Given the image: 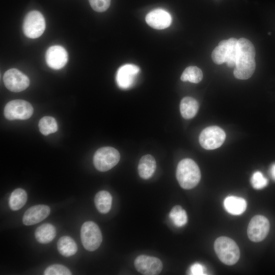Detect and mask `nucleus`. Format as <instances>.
<instances>
[{
	"mask_svg": "<svg viewBox=\"0 0 275 275\" xmlns=\"http://www.w3.org/2000/svg\"><path fill=\"white\" fill-rule=\"evenodd\" d=\"M71 272L66 266L61 264L49 266L44 271L45 275H70Z\"/></svg>",
	"mask_w": 275,
	"mask_h": 275,
	"instance_id": "28",
	"label": "nucleus"
},
{
	"mask_svg": "<svg viewBox=\"0 0 275 275\" xmlns=\"http://www.w3.org/2000/svg\"><path fill=\"white\" fill-rule=\"evenodd\" d=\"M80 238L85 249L90 252L97 250L102 240L99 227L92 221H88L82 224L80 230Z\"/></svg>",
	"mask_w": 275,
	"mask_h": 275,
	"instance_id": "5",
	"label": "nucleus"
},
{
	"mask_svg": "<svg viewBox=\"0 0 275 275\" xmlns=\"http://www.w3.org/2000/svg\"><path fill=\"white\" fill-rule=\"evenodd\" d=\"M226 138L225 131L218 126H211L204 129L199 136L201 146L207 150H213L219 147Z\"/></svg>",
	"mask_w": 275,
	"mask_h": 275,
	"instance_id": "8",
	"label": "nucleus"
},
{
	"mask_svg": "<svg viewBox=\"0 0 275 275\" xmlns=\"http://www.w3.org/2000/svg\"><path fill=\"white\" fill-rule=\"evenodd\" d=\"M251 183L255 189H260L267 185L268 180L264 177L261 172L257 171L252 176Z\"/></svg>",
	"mask_w": 275,
	"mask_h": 275,
	"instance_id": "29",
	"label": "nucleus"
},
{
	"mask_svg": "<svg viewBox=\"0 0 275 275\" xmlns=\"http://www.w3.org/2000/svg\"><path fill=\"white\" fill-rule=\"evenodd\" d=\"M228 51V40L220 41L211 54L212 61L219 65L225 63Z\"/></svg>",
	"mask_w": 275,
	"mask_h": 275,
	"instance_id": "24",
	"label": "nucleus"
},
{
	"mask_svg": "<svg viewBox=\"0 0 275 275\" xmlns=\"http://www.w3.org/2000/svg\"><path fill=\"white\" fill-rule=\"evenodd\" d=\"M134 265L138 271L144 275H157L162 269V263L159 259L145 255L138 256Z\"/></svg>",
	"mask_w": 275,
	"mask_h": 275,
	"instance_id": "11",
	"label": "nucleus"
},
{
	"mask_svg": "<svg viewBox=\"0 0 275 275\" xmlns=\"http://www.w3.org/2000/svg\"><path fill=\"white\" fill-rule=\"evenodd\" d=\"M169 217L174 225L178 227L184 226L187 222L186 212L179 205H176L172 208L169 213Z\"/></svg>",
	"mask_w": 275,
	"mask_h": 275,
	"instance_id": "23",
	"label": "nucleus"
},
{
	"mask_svg": "<svg viewBox=\"0 0 275 275\" xmlns=\"http://www.w3.org/2000/svg\"><path fill=\"white\" fill-rule=\"evenodd\" d=\"M56 235V230L50 224H44L39 226L35 232L36 240L42 244L51 242Z\"/></svg>",
	"mask_w": 275,
	"mask_h": 275,
	"instance_id": "18",
	"label": "nucleus"
},
{
	"mask_svg": "<svg viewBox=\"0 0 275 275\" xmlns=\"http://www.w3.org/2000/svg\"><path fill=\"white\" fill-rule=\"evenodd\" d=\"M39 128L42 134L47 135L57 131L58 124L53 117L45 116L40 120Z\"/></svg>",
	"mask_w": 275,
	"mask_h": 275,
	"instance_id": "26",
	"label": "nucleus"
},
{
	"mask_svg": "<svg viewBox=\"0 0 275 275\" xmlns=\"http://www.w3.org/2000/svg\"><path fill=\"white\" fill-rule=\"evenodd\" d=\"M156 168L155 159L150 154L144 155L138 164V173L142 179H149L154 174Z\"/></svg>",
	"mask_w": 275,
	"mask_h": 275,
	"instance_id": "17",
	"label": "nucleus"
},
{
	"mask_svg": "<svg viewBox=\"0 0 275 275\" xmlns=\"http://www.w3.org/2000/svg\"><path fill=\"white\" fill-rule=\"evenodd\" d=\"M140 71V68L133 64H128L120 67L116 77L118 86L123 89L132 87Z\"/></svg>",
	"mask_w": 275,
	"mask_h": 275,
	"instance_id": "12",
	"label": "nucleus"
},
{
	"mask_svg": "<svg viewBox=\"0 0 275 275\" xmlns=\"http://www.w3.org/2000/svg\"><path fill=\"white\" fill-rule=\"evenodd\" d=\"M214 249L219 259L226 265H233L239 259V248L236 242L229 237L217 238L214 242Z\"/></svg>",
	"mask_w": 275,
	"mask_h": 275,
	"instance_id": "3",
	"label": "nucleus"
},
{
	"mask_svg": "<svg viewBox=\"0 0 275 275\" xmlns=\"http://www.w3.org/2000/svg\"><path fill=\"white\" fill-rule=\"evenodd\" d=\"M3 81L6 87L14 92L22 91L30 85L28 77L16 68L10 69L4 73Z\"/></svg>",
	"mask_w": 275,
	"mask_h": 275,
	"instance_id": "10",
	"label": "nucleus"
},
{
	"mask_svg": "<svg viewBox=\"0 0 275 275\" xmlns=\"http://www.w3.org/2000/svg\"><path fill=\"white\" fill-rule=\"evenodd\" d=\"M33 107L28 101L16 99L8 102L4 108V115L9 120H26L33 113Z\"/></svg>",
	"mask_w": 275,
	"mask_h": 275,
	"instance_id": "7",
	"label": "nucleus"
},
{
	"mask_svg": "<svg viewBox=\"0 0 275 275\" xmlns=\"http://www.w3.org/2000/svg\"><path fill=\"white\" fill-rule=\"evenodd\" d=\"M190 273L193 275H203L205 274V268L204 266L198 263L193 264L189 269Z\"/></svg>",
	"mask_w": 275,
	"mask_h": 275,
	"instance_id": "31",
	"label": "nucleus"
},
{
	"mask_svg": "<svg viewBox=\"0 0 275 275\" xmlns=\"http://www.w3.org/2000/svg\"><path fill=\"white\" fill-rule=\"evenodd\" d=\"M237 41L238 40L234 38H231L228 40V51L225 63L231 68L235 66Z\"/></svg>",
	"mask_w": 275,
	"mask_h": 275,
	"instance_id": "27",
	"label": "nucleus"
},
{
	"mask_svg": "<svg viewBox=\"0 0 275 275\" xmlns=\"http://www.w3.org/2000/svg\"><path fill=\"white\" fill-rule=\"evenodd\" d=\"M146 21L151 28L162 30L169 27L172 22L171 15L166 11L157 9L150 12L146 16Z\"/></svg>",
	"mask_w": 275,
	"mask_h": 275,
	"instance_id": "14",
	"label": "nucleus"
},
{
	"mask_svg": "<svg viewBox=\"0 0 275 275\" xmlns=\"http://www.w3.org/2000/svg\"><path fill=\"white\" fill-rule=\"evenodd\" d=\"M269 227V222L266 217L255 215L248 225L247 233L249 239L256 242L263 240L267 235Z\"/></svg>",
	"mask_w": 275,
	"mask_h": 275,
	"instance_id": "9",
	"label": "nucleus"
},
{
	"mask_svg": "<svg viewBox=\"0 0 275 275\" xmlns=\"http://www.w3.org/2000/svg\"><path fill=\"white\" fill-rule=\"evenodd\" d=\"M119 151L112 147H104L98 149L93 156L95 168L100 172H105L114 167L119 161Z\"/></svg>",
	"mask_w": 275,
	"mask_h": 275,
	"instance_id": "4",
	"label": "nucleus"
},
{
	"mask_svg": "<svg viewBox=\"0 0 275 275\" xmlns=\"http://www.w3.org/2000/svg\"><path fill=\"white\" fill-rule=\"evenodd\" d=\"M176 178L180 186L185 189L195 187L201 179V172L197 164L191 159L185 158L178 164Z\"/></svg>",
	"mask_w": 275,
	"mask_h": 275,
	"instance_id": "2",
	"label": "nucleus"
},
{
	"mask_svg": "<svg viewBox=\"0 0 275 275\" xmlns=\"http://www.w3.org/2000/svg\"><path fill=\"white\" fill-rule=\"evenodd\" d=\"M92 9L98 12L106 11L109 7L111 0H89Z\"/></svg>",
	"mask_w": 275,
	"mask_h": 275,
	"instance_id": "30",
	"label": "nucleus"
},
{
	"mask_svg": "<svg viewBox=\"0 0 275 275\" xmlns=\"http://www.w3.org/2000/svg\"><path fill=\"white\" fill-rule=\"evenodd\" d=\"M26 201V191L20 188H16L12 191L10 196L9 207L13 211L18 210L25 205Z\"/></svg>",
	"mask_w": 275,
	"mask_h": 275,
	"instance_id": "22",
	"label": "nucleus"
},
{
	"mask_svg": "<svg viewBox=\"0 0 275 275\" xmlns=\"http://www.w3.org/2000/svg\"><path fill=\"white\" fill-rule=\"evenodd\" d=\"M94 202L98 211L101 213H106L110 210L112 204V196L105 190L98 192L95 196Z\"/></svg>",
	"mask_w": 275,
	"mask_h": 275,
	"instance_id": "21",
	"label": "nucleus"
},
{
	"mask_svg": "<svg viewBox=\"0 0 275 275\" xmlns=\"http://www.w3.org/2000/svg\"><path fill=\"white\" fill-rule=\"evenodd\" d=\"M199 109L198 101L193 97H185L181 101L180 111L182 116L186 119L193 118Z\"/></svg>",
	"mask_w": 275,
	"mask_h": 275,
	"instance_id": "19",
	"label": "nucleus"
},
{
	"mask_svg": "<svg viewBox=\"0 0 275 275\" xmlns=\"http://www.w3.org/2000/svg\"><path fill=\"white\" fill-rule=\"evenodd\" d=\"M270 173L272 178L275 180V163L273 164L271 167Z\"/></svg>",
	"mask_w": 275,
	"mask_h": 275,
	"instance_id": "32",
	"label": "nucleus"
},
{
	"mask_svg": "<svg viewBox=\"0 0 275 275\" xmlns=\"http://www.w3.org/2000/svg\"><path fill=\"white\" fill-rule=\"evenodd\" d=\"M45 59L46 63L50 68L60 69L68 62V53L61 46H52L47 50Z\"/></svg>",
	"mask_w": 275,
	"mask_h": 275,
	"instance_id": "13",
	"label": "nucleus"
},
{
	"mask_svg": "<svg viewBox=\"0 0 275 275\" xmlns=\"http://www.w3.org/2000/svg\"><path fill=\"white\" fill-rule=\"evenodd\" d=\"M49 206L39 204L29 208L23 214L22 222L26 226L36 224L45 219L49 214Z\"/></svg>",
	"mask_w": 275,
	"mask_h": 275,
	"instance_id": "15",
	"label": "nucleus"
},
{
	"mask_svg": "<svg viewBox=\"0 0 275 275\" xmlns=\"http://www.w3.org/2000/svg\"><path fill=\"white\" fill-rule=\"evenodd\" d=\"M256 51L252 43L246 38L238 40L237 57L234 70V76L239 79H246L253 74L256 68Z\"/></svg>",
	"mask_w": 275,
	"mask_h": 275,
	"instance_id": "1",
	"label": "nucleus"
},
{
	"mask_svg": "<svg viewBox=\"0 0 275 275\" xmlns=\"http://www.w3.org/2000/svg\"><path fill=\"white\" fill-rule=\"evenodd\" d=\"M57 248L59 253L64 257H70L75 254L77 251V244L70 237H61L57 243Z\"/></svg>",
	"mask_w": 275,
	"mask_h": 275,
	"instance_id": "20",
	"label": "nucleus"
},
{
	"mask_svg": "<svg viewBox=\"0 0 275 275\" xmlns=\"http://www.w3.org/2000/svg\"><path fill=\"white\" fill-rule=\"evenodd\" d=\"M224 206L230 214L239 215L245 211L247 204L246 201L242 198L230 196L225 199Z\"/></svg>",
	"mask_w": 275,
	"mask_h": 275,
	"instance_id": "16",
	"label": "nucleus"
},
{
	"mask_svg": "<svg viewBox=\"0 0 275 275\" xmlns=\"http://www.w3.org/2000/svg\"><path fill=\"white\" fill-rule=\"evenodd\" d=\"M203 78L201 70L196 66H189L183 72L181 80L183 81H189L193 83H198Z\"/></svg>",
	"mask_w": 275,
	"mask_h": 275,
	"instance_id": "25",
	"label": "nucleus"
},
{
	"mask_svg": "<svg viewBox=\"0 0 275 275\" xmlns=\"http://www.w3.org/2000/svg\"><path fill=\"white\" fill-rule=\"evenodd\" d=\"M45 26V20L43 15L38 11L33 10L25 15L22 29L27 37L36 39L43 33Z\"/></svg>",
	"mask_w": 275,
	"mask_h": 275,
	"instance_id": "6",
	"label": "nucleus"
}]
</instances>
